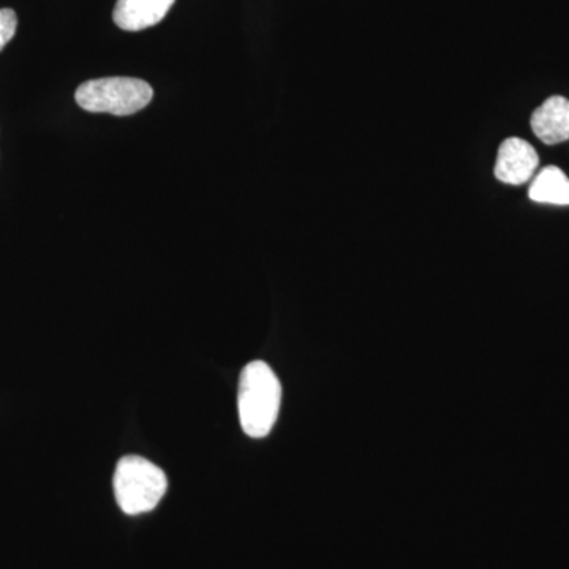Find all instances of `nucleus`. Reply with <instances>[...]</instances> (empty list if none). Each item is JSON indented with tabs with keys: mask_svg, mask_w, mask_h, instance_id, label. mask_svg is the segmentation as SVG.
<instances>
[{
	"mask_svg": "<svg viewBox=\"0 0 569 569\" xmlns=\"http://www.w3.org/2000/svg\"><path fill=\"white\" fill-rule=\"evenodd\" d=\"M282 385L274 370L263 361L244 367L239 378V421L246 436L264 438L271 433L279 418Z\"/></svg>",
	"mask_w": 569,
	"mask_h": 569,
	"instance_id": "obj_1",
	"label": "nucleus"
},
{
	"mask_svg": "<svg viewBox=\"0 0 569 569\" xmlns=\"http://www.w3.org/2000/svg\"><path fill=\"white\" fill-rule=\"evenodd\" d=\"M176 0H118L112 20L127 32H140L159 24Z\"/></svg>",
	"mask_w": 569,
	"mask_h": 569,
	"instance_id": "obj_5",
	"label": "nucleus"
},
{
	"mask_svg": "<svg viewBox=\"0 0 569 569\" xmlns=\"http://www.w3.org/2000/svg\"><path fill=\"white\" fill-rule=\"evenodd\" d=\"M531 201L545 204L569 206V179L557 167H546L531 182Z\"/></svg>",
	"mask_w": 569,
	"mask_h": 569,
	"instance_id": "obj_7",
	"label": "nucleus"
},
{
	"mask_svg": "<svg viewBox=\"0 0 569 569\" xmlns=\"http://www.w3.org/2000/svg\"><path fill=\"white\" fill-rule=\"evenodd\" d=\"M153 89L138 78L112 77L82 82L74 100L82 110L132 116L152 102Z\"/></svg>",
	"mask_w": 569,
	"mask_h": 569,
	"instance_id": "obj_3",
	"label": "nucleus"
},
{
	"mask_svg": "<svg viewBox=\"0 0 569 569\" xmlns=\"http://www.w3.org/2000/svg\"><path fill=\"white\" fill-rule=\"evenodd\" d=\"M168 489L162 468L141 456H126L119 460L114 473V493L119 508L126 515L138 516L152 511Z\"/></svg>",
	"mask_w": 569,
	"mask_h": 569,
	"instance_id": "obj_2",
	"label": "nucleus"
},
{
	"mask_svg": "<svg viewBox=\"0 0 569 569\" xmlns=\"http://www.w3.org/2000/svg\"><path fill=\"white\" fill-rule=\"evenodd\" d=\"M17 28V13L11 9H0V51L13 39Z\"/></svg>",
	"mask_w": 569,
	"mask_h": 569,
	"instance_id": "obj_8",
	"label": "nucleus"
},
{
	"mask_svg": "<svg viewBox=\"0 0 569 569\" xmlns=\"http://www.w3.org/2000/svg\"><path fill=\"white\" fill-rule=\"evenodd\" d=\"M531 130L546 144L569 140V100L550 97L531 114Z\"/></svg>",
	"mask_w": 569,
	"mask_h": 569,
	"instance_id": "obj_6",
	"label": "nucleus"
},
{
	"mask_svg": "<svg viewBox=\"0 0 569 569\" xmlns=\"http://www.w3.org/2000/svg\"><path fill=\"white\" fill-rule=\"evenodd\" d=\"M538 163V153L530 142L508 138L498 149L496 178L509 186H522L533 178Z\"/></svg>",
	"mask_w": 569,
	"mask_h": 569,
	"instance_id": "obj_4",
	"label": "nucleus"
}]
</instances>
